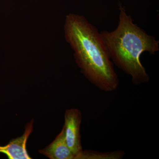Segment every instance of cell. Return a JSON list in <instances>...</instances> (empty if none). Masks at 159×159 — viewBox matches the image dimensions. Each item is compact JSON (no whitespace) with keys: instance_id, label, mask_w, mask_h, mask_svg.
<instances>
[{"instance_id":"6da1fadb","label":"cell","mask_w":159,"mask_h":159,"mask_svg":"<svg viewBox=\"0 0 159 159\" xmlns=\"http://www.w3.org/2000/svg\"><path fill=\"white\" fill-rule=\"evenodd\" d=\"M64 30L66 40L86 78L100 90L116 91L119 77L97 28L83 16L71 13L66 16Z\"/></svg>"},{"instance_id":"7a4b0ae2","label":"cell","mask_w":159,"mask_h":159,"mask_svg":"<svg viewBox=\"0 0 159 159\" xmlns=\"http://www.w3.org/2000/svg\"><path fill=\"white\" fill-rule=\"evenodd\" d=\"M119 22L112 31L100 32L111 60L135 85L146 83L150 77L142 64L141 55L145 52L155 54L159 51V41L149 35L137 24L119 5Z\"/></svg>"},{"instance_id":"3957f363","label":"cell","mask_w":159,"mask_h":159,"mask_svg":"<svg viewBox=\"0 0 159 159\" xmlns=\"http://www.w3.org/2000/svg\"><path fill=\"white\" fill-rule=\"evenodd\" d=\"M64 116L63 128L66 141L76 159L77 155L83 150L80 134L82 115L79 110L72 108L66 110Z\"/></svg>"},{"instance_id":"277c9868","label":"cell","mask_w":159,"mask_h":159,"mask_svg":"<svg viewBox=\"0 0 159 159\" xmlns=\"http://www.w3.org/2000/svg\"><path fill=\"white\" fill-rule=\"evenodd\" d=\"M34 119L26 125L25 132L20 137L12 139L7 145H0V153L5 154L9 159H31L26 145L29 136L33 131Z\"/></svg>"},{"instance_id":"5b68a950","label":"cell","mask_w":159,"mask_h":159,"mask_svg":"<svg viewBox=\"0 0 159 159\" xmlns=\"http://www.w3.org/2000/svg\"><path fill=\"white\" fill-rule=\"evenodd\" d=\"M39 152L51 159H75V155L67 144L63 127L54 141Z\"/></svg>"},{"instance_id":"8992f818","label":"cell","mask_w":159,"mask_h":159,"mask_svg":"<svg viewBox=\"0 0 159 159\" xmlns=\"http://www.w3.org/2000/svg\"><path fill=\"white\" fill-rule=\"evenodd\" d=\"M125 155V152L122 150L114 151L101 152L92 150H82L77 155L76 159H121Z\"/></svg>"}]
</instances>
